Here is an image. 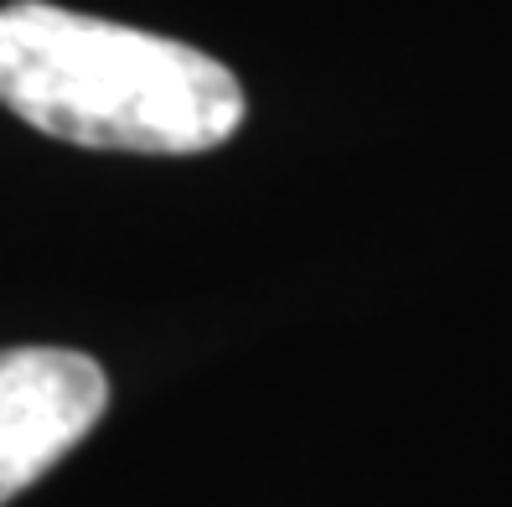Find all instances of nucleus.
I'll list each match as a JSON object with an SVG mask.
<instances>
[{"label": "nucleus", "mask_w": 512, "mask_h": 507, "mask_svg": "<svg viewBox=\"0 0 512 507\" xmlns=\"http://www.w3.org/2000/svg\"><path fill=\"white\" fill-rule=\"evenodd\" d=\"M0 104L52 140L130 156H202L244 125L218 57L47 0L0 6Z\"/></svg>", "instance_id": "1"}, {"label": "nucleus", "mask_w": 512, "mask_h": 507, "mask_svg": "<svg viewBox=\"0 0 512 507\" xmlns=\"http://www.w3.org/2000/svg\"><path fill=\"white\" fill-rule=\"evenodd\" d=\"M104 404L109 378L94 357L68 347L0 352V502L63 461L99 425Z\"/></svg>", "instance_id": "2"}]
</instances>
